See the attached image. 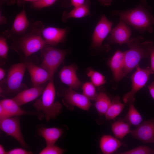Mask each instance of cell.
Segmentation results:
<instances>
[{
  "instance_id": "cell-1",
  "label": "cell",
  "mask_w": 154,
  "mask_h": 154,
  "mask_svg": "<svg viewBox=\"0 0 154 154\" xmlns=\"http://www.w3.org/2000/svg\"><path fill=\"white\" fill-rule=\"evenodd\" d=\"M32 30L26 35L14 39L12 48L23 61L33 54L41 50L46 44L41 33V27L35 23Z\"/></svg>"
},
{
  "instance_id": "cell-2",
  "label": "cell",
  "mask_w": 154,
  "mask_h": 154,
  "mask_svg": "<svg viewBox=\"0 0 154 154\" xmlns=\"http://www.w3.org/2000/svg\"><path fill=\"white\" fill-rule=\"evenodd\" d=\"M121 20L141 33L153 31L154 17L143 6L139 5L135 8L125 11H116Z\"/></svg>"
},
{
  "instance_id": "cell-3",
  "label": "cell",
  "mask_w": 154,
  "mask_h": 154,
  "mask_svg": "<svg viewBox=\"0 0 154 154\" xmlns=\"http://www.w3.org/2000/svg\"><path fill=\"white\" fill-rule=\"evenodd\" d=\"M40 99L37 100L34 104V106L37 111L42 112L46 121L54 119L61 113L62 110L61 104L55 102V89L53 78L47 84Z\"/></svg>"
},
{
  "instance_id": "cell-4",
  "label": "cell",
  "mask_w": 154,
  "mask_h": 154,
  "mask_svg": "<svg viewBox=\"0 0 154 154\" xmlns=\"http://www.w3.org/2000/svg\"><path fill=\"white\" fill-rule=\"evenodd\" d=\"M26 69L23 62L14 64L11 66L7 78L1 81L0 93L1 95H16L27 89L22 83Z\"/></svg>"
},
{
  "instance_id": "cell-5",
  "label": "cell",
  "mask_w": 154,
  "mask_h": 154,
  "mask_svg": "<svg viewBox=\"0 0 154 154\" xmlns=\"http://www.w3.org/2000/svg\"><path fill=\"white\" fill-rule=\"evenodd\" d=\"M141 36L133 38L127 43L129 49L124 52L125 76L136 68L143 59L147 58L149 54L144 46Z\"/></svg>"
},
{
  "instance_id": "cell-6",
  "label": "cell",
  "mask_w": 154,
  "mask_h": 154,
  "mask_svg": "<svg viewBox=\"0 0 154 154\" xmlns=\"http://www.w3.org/2000/svg\"><path fill=\"white\" fill-rule=\"evenodd\" d=\"M67 53L65 50L55 48L46 44L41 50L42 62L40 66L53 78L58 67L63 63Z\"/></svg>"
},
{
  "instance_id": "cell-7",
  "label": "cell",
  "mask_w": 154,
  "mask_h": 154,
  "mask_svg": "<svg viewBox=\"0 0 154 154\" xmlns=\"http://www.w3.org/2000/svg\"><path fill=\"white\" fill-rule=\"evenodd\" d=\"M136 68V71L131 77V90L123 97V101L125 103H133L135 94L145 86L150 75L154 72L149 67L142 68L138 65Z\"/></svg>"
},
{
  "instance_id": "cell-8",
  "label": "cell",
  "mask_w": 154,
  "mask_h": 154,
  "mask_svg": "<svg viewBox=\"0 0 154 154\" xmlns=\"http://www.w3.org/2000/svg\"><path fill=\"white\" fill-rule=\"evenodd\" d=\"M19 116H15L0 119V128L7 135L15 139L22 147L26 148L28 146L21 131Z\"/></svg>"
},
{
  "instance_id": "cell-9",
  "label": "cell",
  "mask_w": 154,
  "mask_h": 154,
  "mask_svg": "<svg viewBox=\"0 0 154 154\" xmlns=\"http://www.w3.org/2000/svg\"><path fill=\"white\" fill-rule=\"evenodd\" d=\"M57 94L62 97L65 103L83 110L88 111L92 106L90 100L82 94L69 88L61 89L58 92Z\"/></svg>"
},
{
  "instance_id": "cell-10",
  "label": "cell",
  "mask_w": 154,
  "mask_h": 154,
  "mask_svg": "<svg viewBox=\"0 0 154 154\" xmlns=\"http://www.w3.org/2000/svg\"><path fill=\"white\" fill-rule=\"evenodd\" d=\"M113 23L102 15L97 24L92 36V47L96 48L101 47L103 42L112 29Z\"/></svg>"
},
{
  "instance_id": "cell-11",
  "label": "cell",
  "mask_w": 154,
  "mask_h": 154,
  "mask_svg": "<svg viewBox=\"0 0 154 154\" xmlns=\"http://www.w3.org/2000/svg\"><path fill=\"white\" fill-rule=\"evenodd\" d=\"M23 62L29 74L33 86L46 83L53 78L45 70L40 66L37 65L33 61L27 58Z\"/></svg>"
},
{
  "instance_id": "cell-12",
  "label": "cell",
  "mask_w": 154,
  "mask_h": 154,
  "mask_svg": "<svg viewBox=\"0 0 154 154\" xmlns=\"http://www.w3.org/2000/svg\"><path fill=\"white\" fill-rule=\"evenodd\" d=\"M130 133L143 142L154 143V118L141 123Z\"/></svg>"
},
{
  "instance_id": "cell-13",
  "label": "cell",
  "mask_w": 154,
  "mask_h": 154,
  "mask_svg": "<svg viewBox=\"0 0 154 154\" xmlns=\"http://www.w3.org/2000/svg\"><path fill=\"white\" fill-rule=\"evenodd\" d=\"M77 68V66L74 64L64 66L58 74L61 82L68 86L69 88L74 90L78 89L82 85L76 74Z\"/></svg>"
},
{
  "instance_id": "cell-14",
  "label": "cell",
  "mask_w": 154,
  "mask_h": 154,
  "mask_svg": "<svg viewBox=\"0 0 154 154\" xmlns=\"http://www.w3.org/2000/svg\"><path fill=\"white\" fill-rule=\"evenodd\" d=\"M110 33L108 38L109 42L121 44L127 43L129 40L131 31L125 22L120 20L116 26L111 29Z\"/></svg>"
},
{
  "instance_id": "cell-15",
  "label": "cell",
  "mask_w": 154,
  "mask_h": 154,
  "mask_svg": "<svg viewBox=\"0 0 154 154\" xmlns=\"http://www.w3.org/2000/svg\"><path fill=\"white\" fill-rule=\"evenodd\" d=\"M40 31L42 36L46 44L52 46L58 44L64 40L67 31L65 29L47 27H41Z\"/></svg>"
},
{
  "instance_id": "cell-16",
  "label": "cell",
  "mask_w": 154,
  "mask_h": 154,
  "mask_svg": "<svg viewBox=\"0 0 154 154\" xmlns=\"http://www.w3.org/2000/svg\"><path fill=\"white\" fill-rule=\"evenodd\" d=\"M108 64L116 82L119 81L125 77L124 52L117 51L110 59Z\"/></svg>"
},
{
  "instance_id": "cell-17",
  "label": "cell",
  "mask_w": 154,
  "mask_h": 154,
  "mask_svg": "<svg viewBox=\"0 0 154 154\" xmlns=\"http://www.w3.org/2000/svg\"><path fill=\"white\" fill-rule=\"evenodd\" d=\"M45 84L25 89L12 98L19 106L33 101L42 94L47 84Z\"/></svg>"
},
{
  "instance_id": "cell-18",
  "label": "cell",
  "mask_w": 154,
  "mask_h": 154,
  "mask_svg": "<svg viewBox=\"0 0 154 154\" xmlns=\"http://www.w3.org/2000/svg\"><path fill=\"white\" fill-rule=\"evenodd\" d=\"M1 105L10 115L11 117L20 116L25 115H31L37 116L40 120L44 117L42 112H29L22 109L20 106L12 98H6L0 101Z\"/></svg>"
},
{
  "instance_id": "cell-19",
  "label": "cell",
  "mask_w": 154,
  "mask_h": 154,
  "mask_svg": "<svg viewBox=\"0 0 154 154\" xmlns=\"http://www.w3.org/2000/svg\"><path fill=\"white\" fill-rule=\"evenodd\" d=\"M29 25V22L23 8L15 17L9 33L13 37L21 36L26 32Z\"/></svg>"
},
{
  "instance_id": "cell-20",
  "label": "cell",
  "mask_w": 154,
  "mask_h": 154,
  "mask_svg": "<svg viewBox=\"0 0 154 154\" xmlns=\"http://www.w3.org/2000/svg\"><path fill=\"white\" fill-rule=\"evenodd\" d=\"M63 133L62 128L57 127H41L38 130V135L44 139L46 145L54 144Z\"/></svg>"
},
{
  "instance_id": "cell-21",
  "label": "cell",
  "mask_w": 154,
  "mask_h": 154,
  "mask_svg": "<svg viewBox=\"0 0 154 154\" xmlns=\"http://www.w3.org/2000/svg\"><path fill=\"white\" fill-rule=\"evenodd\" d=\"M122 145V143L118 139L109 135H103L100 141L101 151L104 154L113 153Z\"/></svg>"
},
{
  "instance_id": "cell-22",
  "label": "cell",
  "mask_w": 154,
  "mask_h": 154,
  "mask_svg": "<svg viewBox=\"0 0 154 154\" xmlns=\"http://www.w3.org/2000/svg\"><path fill=\"white\" fill-rule=\"evenodd\" d=\"M90 1L88 0H86L82 5L74 7L69 12H64L62 17V21L66 22L70 18H80L90 15Z\"/></svg>"
},
{
  "instance_id": "cell-23",
  "label": "cell",
  "mask_w": 154,
  "mask_h": 154,
  "mask_svg": "<svg viewBox=\"0 0 154 154\" xmlns=\"http://www.w3.org/2000/svg\"><path fill=\"white\" fill-rule=\"evenodd\" d=\"M125 105L121 103L118 96H116L111 101L105 116L107 120L113 119L118 116L123 110Z\"/></svg>"
},
{
  "instance_id": "cell-24",
  "label": "cell",
  "mask_w": 154,
  "mask_h": 154,
  "mask_svg": "<svg viewBox=\"0 0 154 154\" xmlns=\"http://www.w3.org/2000/svg\"><path fill=\"white\" fill-rule=\"evenodd\" d=\"M111 130L115 137L121 139L130 133L131 130L129 125L124 120H118L113 123L112 125Z\"/></svg>"
},
{
  "instance_id": "cell-25",
  "label": "cell",
  "mask_w": 154,
  "mask_h": 154,
  "mask_svg": "<svg viewBox=\"0 0 154 154\" xmlns=\"http://www.w3.org/2000/svg\"><path fill=\"white\" fill-rule=\"evenodd\" d=\"M95 101V106L99 114L105 115L111 103L110 98L105 93L101 92L98 94Z\"/></svg>"
},
{
  "instance_id": "cell-26",
  "label": "cell",
  "mask_w": 154,
  "mask_h": 154,
  "mask_svg": "<svg viewBox=\"0 0 154 154\" xmlns=\"http://www.w3.org/2000/svg\"><path fill=\"white\" fill-rule=\"evenodd\" d=\"M123 120L129 125L138 126L142 120L141 116L133 103L129 104L128 112Z\"/></svg>"
},
{
  "instance_id": "cell-27",
  "label": "cell",
  "mask_w": 154,
  "mask_h": 154,
  "mask_svg": "<svg viewBox=\"0 0 154 154\" xmlns=\"http://www.w3.org/2000/svg\"><path fill=\"white\" fill-rule=\"evenodd\" d=\"M86 73L90 78L91 82L96 86H100L106 82L105 77L103 75L91 68H87Z\"/></svg>"
},
{
  "instance_id": "cell-28",
  "label": "cell",
  "mask_w": 154,
  "mask_h": 154,
  "mask_svg": "<svg viewBox=\"0 0 154 154\" xmlns=\"http://www.w3.org/2000/svg\"><path fill=\"white\" fill-rule=\"evenodd\" d=\"M96 86L91 82H86L82 85V94L90 100L95 101L98 94Z\"/></svg>"
},
{
  "instance_id": "cell-29",
  "label": "cell",
  "mask_w": 154,
  "mask_h": 154,
  "mask_svg": "<svg viewBox=\"0 0 154 154\" xmlns=\"http://www.w3.org/2000/svg\"><path fill=\"white\" fill-rule=\"evenodd\" d=\"M120 154H153L154 150L146 146H140L131 150L119 153Z\"/></svg>"
},
{
  "instance_id": "cell-30",
  "label": "cell",
  "mask_w": 154,
  "mask_h": 154,
  "mask_svg": "<svg viewBox=\"0 0 154 154\" xmlns=\"http://www.w3.org/2000/svg\"><path fill=\"white\" fill-rule=\"evenodd\" d=\"M65 150L54 145H46V146L39 153L40 154H62Z\"/></svg>"
},
{
  "instance_id": "cell-31",
  "label": "cell",
  "mask_w": 154,
  "mask_h": 154,
  "mask_svg": "<svg viewBox=\"0 0 154 154\" xmlns=\"http://www.w3.org/2000/svg\"><path fill=\"white\" fill-rule=\"evenodd\" d=\"M58 0H36L31 3L34 8L40 9L51 6Z\"/></svg>"
},
{
  "instance_id": "cell-32",
  "label": "cell",
  "mask_w": 154,
  "mask_h": 154,
  "mask_svg": "<svg viewBox=\"0 0 154 154\" xmlns=\"http://www.w3.org/2000/svg\"><path fill=\"white\" fill-rule=\"evenodd\" d=\"M144 46L149 52L151 59V68L154 72V45L150 41L142 42Z\"/></svg>"
},
{
  "instance_id": "cell-33",
  "label": "cell",
  "mask_w": 154,
  "mask_h": 154,
  "mask_svg": "<svg viewBox=\"0 0 154 154\" xmlns=\"http://www.w3.org/2000/svg\"><path fill=\"white\" fill-rule=\"evenodd\" d=\"M9 47L5 38L2 36L0 37V57L6 60L7 59Z\"/></svg>"
},
{
  "instance_id": "cell-34",
  "label": "cell",
  "mask_w": 154,
  "mask_h": 154,
  "mask_svg": "<svg viewBox=\"0 0 154 154\" xmlns=\"http://www.w3.org/2000/svg\"><path fill=\"white\" fill-rule=\"evenodd\" d=\"M33 153L30 151H27L24 149L17 148L7 151L6 154H32Z\"/></svg>"
},
{
  "instance_id": "cell-35",
  "label": "cell",
  "mask_w": 154,
  "mask_h": 154,
  "mask_svg": "<svg viewBox=\"0 0 154 154\" xmlns=\"http://www.w3.org/2000/svg\"><path fill=\"white\" fill-rule=\"evenodd\" d=\"M11 117L9 113L0 105V119Z\"/></svg>"
},
{
  "instance_id": "cell-36",
  "label": "cell",
  "mask_w": 154,
  "mask_h": 154,
  "mask_svg": "<svg viewBox=\"0 0 154 154\" xmlns=\"http://www.w3.org/2000/svg\"><path fill=\"white\" fill-rule=\"evenodd\" d=\"M85 0H70L72 5L74 7L82 5L85 3Z\"/></svg>"
},
{
  "instance_id": "cell-37",
  "label": "cell",
  "mask_w": 154,
  "mask_h": 154,
  "mask_svg": "<svg viewBox=\"0 0 154 154\" xmlns=\"http://www.w3.org/2000/svg\"><path fill=\"white\" fill-rule=\"evenodd\" d=\"M150 93L154 99V80L148 86Z\"/></svg>"
},
{
  "instance_id": "cell-38",
  "label": "cell",
  "mask_w": 154,
  "mask_h": 154,
  "mask_svg": "<svg viewBox=\"0 0 154 154\" xmlns=\"http://www.w3.org/2000/svg\"><path fill=\"white\" fill-rule=\"evenodd\" d=\"M112 0H99L100 3L103 5L109 6L111 5Z\"/></svg>"
},
{
  "instance_id": "cell-39",
  "label": "cell",
  "mask_w": 154,
  "mask_h": 154,
  "mask_svg": "<svg viewBox=\"0 0 154 154\" xmlns=\"http://www.w3.org/2000/svg\"><path fill=\"white\" fill-rule=\"evenodd\" d=\"M5 70L2 68H0V81L4 79L5 76Z\"/></svg>"
},
{
  "instance_id": "cell-40",
  "label": "cell",
  "mask_w": 154,
  "mask_h": 154,
  "mask_svg": "<svg viewBox=\"0 0 154 154\" xmlns=\"http://www.w3.org/2000/svg\"><path fill=\"white\" fill-rule=\"evenodd\" d=\"M7 21L5 17L2 16L0 13V23L1 25L6 23Z\"/></svg>"
},
{
  "instance_id": "cell-41",
  "label": "cell",
  "mask_w": 154,
  "mask_h": 154,
  "mask_svg": "<svg viewBox=\"0 0 154 154\" xmlns=\"http://www.w3.org/2000/svg\"><path fill=\"white\" fill-rule=\"evenodd\" d=\"M0 1L2 3H5L7 5H11L14 3L11 0H0Z\"/></svg>"
},
{
  "instance_id": "cell-42",
  "label": "cell",
  "mask_w": 154,
  "mask_h": 154,
  "mask_svg": "<svg viewBox=\"0 0 154 154\" xmlns=\"http://www.w3.org/2000/svg\"><path fill=\"white\" fill-rule=\"evenodd\" d=\"M7 151L5 149L4 147L1 144L0 145V154H6Z\"/></svg>"
},
{
  "instance_id": "cell-43",
  "label": "cell",
  "mask_w": 154,
  "mask_h": 154,
  "mask_svg": "<svg viewBox=\"0 0 154 154\" xmlns=\"http://www.w3.org/2000/svg\"><path fill=\"white\" fill-rule=\"evenodd\" d=\"M36 0H22L23 4L26 2L30 1L32 2Z\"/></svg>"
},
{
  "instance_id": "cell-44",
  "label": "cell",
  "mask_w": 154,
  "mask_h": 154,
  "mask_svg": "<svg viewBox=\"0 0 154 154\" xmlns=\"http://www.w3.org/2000/svg\"><path fill=\"white\" fill-rule=\"evenodd\" d=\"M15 3V2L16 0H11Z\"/></svg>"
},
{
  "instance_id": "cell-45",
  "label": "cell",
  "mask_w": 154,
  "mask_h": 154,
  "mask_svg": "<svg viewBox=\"0 0 154 154\" xmlns=\"http://www.w3.org/2000/svg\"><path fill=\"white\" fill-rule=\"evenodd\" d=\"M141 1H142V2H145V0H141Z\"/></svg>"
},
{
  "instance_id": "cell-46",
  "label": "cell",
  "mask_w": 154,
  "mask_h": 154,
  "mask_svg": "<svg viewBox=\"0 0 154 154\" xmlns=\"http://www.w3.org/2000/svg\"><path fill=\"white\" fill-rule=\"evenodd\" d=\"M62 0L65 1V0Z\"/></svg>"
}]
</instances>
